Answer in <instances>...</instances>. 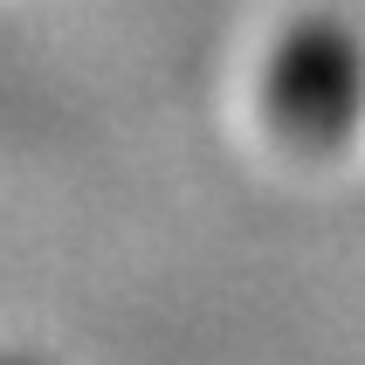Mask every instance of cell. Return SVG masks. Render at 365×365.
<instances>
[{
	"mask_svg": "<svg viewBox=\"0 0 365 365\" xmlns=\"http://www.w3.org/2000/svg\"><path fill=\"white\" fill-rule=\"evenodd\" d=\"M0 365H35V359H0Z\"/></svg>",
	"mask_w": 365,
	"mask_h": 365,
	"instance_id": "obj_2",
	"label": "cell"
},
{
	"mask_svg": "<svg viewBox=\"0 0 365 365\" xmlns=\"http://www.w3.org/2000/svg\"><path fill=\"white\" fill-rule=\"evenodd\" d=\"M365 118V56L338 21H297L262 62V131L289 152H338Z\"/></svg>",
	"mask_w": 365,
	"mask_h": 365,
	"instance_id": "obj_1",
	"label": "cell"
}]
</instances>
